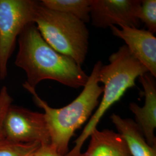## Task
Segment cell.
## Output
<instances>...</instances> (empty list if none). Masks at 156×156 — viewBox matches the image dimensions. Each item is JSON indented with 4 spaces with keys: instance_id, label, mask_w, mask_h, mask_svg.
<instances>
[{
    "instance_id": "obj_10",
    "label": "cell",
    "mask_w": 156,
    "mask_h": 156,
    "mask_svg": "<svg viewBox=\"0 0 156 156\" xmlns=\"http://www.w3.org/2000/svg\"><path fill=\"white\" fill-rule=\"evenodd\" d=\"M89 136L87 149L77 156H132L126 140L119 133L97 128Z\"/></svg>"
},
{
    "instance_id": "obj_2",
    "label": "cell",
    "mask_w": 156,
    "mask_h": 156,
    "mask_svg": "<svg viewBox=\"0 0 156 156\" xmlns=\"http://www.w3.org/2000/svg\"><path fill=\"white\" fill-rule=\"evenodd\" d=\"M103 64L97 62L83 91L72 102L61 108L50 107L37 94L35 90L24 87L33 97L37 105L43 109L50 136V144L58 153L66 155L75 132L80 128L100 104L103 87L99 85V73Z\"/></svg>"
},
{
    "instance_id": "obj_11",
    "label": "cell",
    "mask_w": 156,
    "mask_h": 156,
    "mask_svg": "<svg viewBox=\"0 0 156 156\" xmlns=\"http://www.w3.org/2000/svg\"><path fill=\"white\" fill-rule=\"evenodd\" d=\"M112 122L117 133L127 142L132 156H156V146H151L146 142L135 121L129 118H122L117 114L111 116Z\"/></svg>"
},
{
    "instance_id": "obj_1",
    "label": "cell",
    "mask_w": 156,
    "mask_h": 156,
    "mask_svg": "<svg viewBox=\"0 0 156 156\" xmlns=\"http://www.w3.org/2000/svg\"><path fill=\"white\" fill-rule=\"evenodd\" d=\"M15 64L26 74L23 87L35 90L42 80H55L73 89L84 87L89 76L73 58L57 52L41 36L34 23L27 24L18 37Z\"/></svg>"
},
{
    "instance_id": "obj_12",
    "label": "cell",
    "mask_w": 156,
    "mask_h": 156,
    "mask_svg": "<svg viewBox=\"0 0 156 156\" xmlns=\"http://www.w3.org/2000/svg\"><path fill=\"white\" fill-rule=\"evenodd\" d=\"M40 2L48 9L71 15L84 23L90 20L91 0H42Z\"/></svg>"
},
{
    "instance_id": "obj_6",
    "label": "cell",
    "mask_w": 156,
    "mask_h": 156,
    "mask_svg": "<svg viewBox=\"0 0 156 156\" xmlns=\"http://www.w3.org/2000/svg\"><path fill=\"white\" fill-rule=\"evenodd\" d=\"M6 140L28 144H50V136L44 114L20 106H10L4 123Z\"/></svg>"
},
{
    "instance_id": "obj_16",
    "label": "cell",
    "mask_w": 156,
    "mask_h": 156,
    "mask_svg": "<svg viewBox=\"0 0 156 156\" xmlns=\"http://www.w3.org/2000/svg\"><path fill=\"white\" fill-rule=\"evenodd\" d=\"M34 156H67L62 155L58 153L56 149L50 145L43 144L41 145L38 149L36 151Z\"/></svg>"
},
{
    "instance_id": "obj_5",
    "label": "cell",
    "mask_w": 156,
    "mask_h": 156,
    "mask_svg": "<svg viewBox=\"0 0 156 156\" xmlns=\"http://www.w3.org/2000/svg\"><path fill=\"white\" fill-rule=\"evenodd\" d=\"M39 1L0 0V79L8 74V62L15 49L17 38L24 28L33 23Z\"/></svg>"
},
{
    "instance_id": "obj_9",
    "label": "cell",
    "mask_w": 156,
    "mask_h": 156,
    "mask_svg": "<svg viewBox=\"0 0 156 156\" xmlns=\"http://www.w3.org/2000/svg\"><path fill=\"white\" fill-rule=\"evenodd\" d=\"M155 78L149 73L138 78L144 89V105L141 107L134 102L129 105V109L135 118L137 124L146 142L151 146H156L154 131L156 128V84Z\"/></svg>"
},
{
    "instance_id": "obj_3",
    "label": "cell",
    "mask_w": 156,
    "mask_h": 156,
    "mask_svg": "<svg viewBox=\"0 0 156 156\" xmlns=\"http://www.w3.org/2000/svg\"><path fill=\"white\" fill-rule=\"evenodd\" d=\"M109 61L108 64L102 65L99 73L100 82L104 84L102 99L67 156H77L81 153L84 142L97 128L105 112L120 100L128 89L135 86L137 78L149 73L126 45L120 47L117 51L112 53L109 57Z\"/></svg>"
},
{
    "instance_id": "obj_8",
    "label": "cell",
    "mask_w": 156,
    "mask_h": 156,
    "mask_svg": "<svg viewBox=\"0 0 156 156\" xmlns=\"http://www.w3.org/2000/svg\"><path fill=\"white\" fill-rule=\"evenodd\" d=\"M110 28L115 36L123 39L133 56L142 63L148 72L156 77V38L154 34L138 28L121 26Z\"/></svg>"
},
{
    "instance_id": "obj_4",
    "label": "cell",
    "mask_w": 156,
    "mask_h": 156,
    "mask_svg": "<svg viewBox=\"0 0 156 156\" xmlns=\"http://www.w3.org/2000/svg\"><path fill=\"white\" fill-rule=\"evenodd\" d=\"M33 23L52 48L71 57L80 66L83 64L89 45V31L83 22L71 15L48 9L39 1Z\"/></svg>"
},
{
    "instance_id": "obj_15",
    "label": "cell",
    "mask_w": 156,
    "mask_h": 156,
    "mask_svg": "<svg viewBox=\"0 0 156 156\" xmlns=\"http://www.w3.org/2000/svg\"><path fill=\"white\" fill-rule=\"evenodd\" d=\"M13 98L9 94L7 87L4 86L0 90V143L5 140L4 134V123L6 116Z\"/></svg>"
},
{
    "instance_id": "obj_14",
    "label": "cell",
    "mask_w": 156,
    "mask_h": 156,
    "mask_svg": "<svg viewBox=\"0 0 156 156\" xmlns=\"http://www.w3.org/2000/svg\"><path fill=\"white\" fill-rule=\"evenodd\" d=\"M140 22L144 23L148 31L152 34L156 32V1L143 0L139 13Z\"/></svg>"
},
{
    "instance_id": "obj_13",
    "label": "cell",
    "mask_w": 156,
    "mask_h": 156,
    "mask_svg": "<svg viewBox=\"0 0 156 156\" xmlns=\"http://www.w3.org/2000/svg\"><path fill=\"white\" fill-rule=\"evenodd\" d=\"M40 146L38 142L18 144L5 140L0 143V156H34Z\"/></svg>"
},
{
    "instance_id": "obj_7",
    "label": "cell",
    "mask_w": 156,
    "mask_h": 156,
    "mask_svg": "<svg viewBox=\"0 0 156 156\" xmlns=\"http://www.w3.org/2000/svg\"><path fill=\"white\" fill-rule=\"evenodd\" d=\"M140 0H91L90 19L93 26L115 25L139 28Z\"/></svg>"
}]
</instances>
